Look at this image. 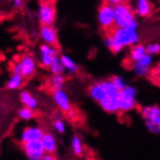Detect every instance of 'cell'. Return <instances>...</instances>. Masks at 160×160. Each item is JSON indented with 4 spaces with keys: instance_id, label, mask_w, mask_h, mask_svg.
I'll return each instance as SVG.
<instances>
[{
    "instance_id": "cell-1",
    "label": "cell",
    "mask_w": 160,
    "mask_h": 160,
    "mask_svg": "<svg viewBox=\"0 0 160 160\" xmlns=\"http://www.w3.org/2000/svg\"><path fill=\"white\" fill-rule=\"evenodd\" d=\"M139 33L130 27H115L105 38V46L115 53L120 52L125 48L137 45Z\"/></svg>"
},
{
    "instance_id": "cell-2",
    "label": "cell",
    "mask_w": 160,
    "mask_h": 160,
    "mask_svg": "<svg viewBox=\"0 0 160 160\" xmlns=\"http://www.w3.org/2000/svg\"><path fill=\"white\" fill-rule=\"evenodd\" d=\"M141 116L146 128L152 134H160V107L149 105L142 108Z\"/></svg>"
},
{
    "instance_id": "cell-3",
    "label": "cell",
    "mask_w": 160,
    "mask_h": 160,
    "mask_svg": "<svg viewBox=\"0 0 160 160\" xmlns=\"http://www.w3.org/2000/svg\"><path fill=\"white\" fill-rule=\"evenodd\" d=\"M119 91L114 87L111 80H105L93 82L88 88L89 97L97 103H99L103 98L111 94L118 93Z\"/></svg>"
},
{
    "instance_id": "cell-4",
    "label": "cell",
    "mask_w": 160,
    "mask_h": 160,
    "mask_svg": "<svg viewBox=\"0 0 160 160\" xmlns=\"http://www.w3.org/2000/svg\"><path fill=\"white\" fill-rule=\"evenodd\" d=\"M115 24L116 27H128L136 22L135 11L128 3L115 6Z\"/></svg>"
},
{
    "instance_id": "cell-5",
    "label": "cell",
    "mask_w": 160,
    "mask_h": 160,
    "mask_svg": "<svg viewBox=\"0 0 160 160\" xmlns=\"http://www.w3.org/2000/svg\"><path fill=\"white\" fill-rule=\"evenodd\" d=\"M115 6L108 3L102 4L97 11L98 24L105 30H112L115 24Z\"/></svg>"
},
{
    "instance_id": "cell-6",
    "label": "cell",
    "mask_w": 160,
    "mask_h": 160,
    "mask_svg": "<svg viewBox=\"0 0 160 160\" xmlns=\"http://www.w3.org/2000/svg\"><path fill=\"white\" fill-rule=\"evenodd\" d=\"M138 90L133 86H127L123 90L119 91V109L122 112L132 111L136 107V98Z\"/></svg>"
},
{
    "instance_id": "cell-7",
    "label": "cell",
    "mask_w": 160,
    "mask_h": 160,
    "mask_svg": "<svg viewBox=\"0 0 160 160\" xmlns=\"http://www.w3.org/2000/svg\"><path fill=\"white\" fill-rule=\"evenodd\" d=\"M37 17L42 25H53L56 18L53 4L50 1H43L39 5Z\"/></svg>"
},
{
    "instance_id": "cell-8",
    "label": "cell",
    "mask_w": 160,
    "mask_h": 160,
    "mask_svg": "<svg viewBox=\"0 0 160 160\" xmlns=\"http://www.w3.org/2000/svg\"><path fill=\"white\" fill-rule=\"evenodd\" d=\"M22 150L28 160H43L47 154L41 141H34L22 144Z\"/></svg>"
},
{
    "instance_id": "cell-9",
    "label": "cell",
    "mask_w": 160,
    "mask_h": 160,
    "mask_svg": "<svg viewBox=\"0 0 160 160\" xmlns=\"http://www.w3.org/2000/svg\"><path fill=\"white\" fill-rule=\"evenodd\" d=\"M40 64L45 68H50L52 63L56 58H58V52L54 46L42 44L39 49Z\"/></svg>"
},
{
    "instance_id": "cell-10",
    "label": "cell",
    "mask_w": 160,
    "mask_h": 160,
    "mask_svg": "<svg viewBox=\"0 0 160 160\" xmlns=\"http://www.w3.org/2000/svg\"><path fill=\"white\" fill-rule=\"evenodd\" d=\"M45 132L42 127L38 125H29L24 127L20 134V140L22 144L34 141H41Z\"/></svg>"
},
{
    "instance_id": "cell-11",
    "label": "cell",
    "mask_w": 160,
    "mask_h": 160,
    "mask_svg": "<svg viewBox=\"0 0 160 160\" xmlns=\"http://www.w3.org/2000/svg\"><path fill=\"white\" fill-rule=\"evenodd\" d=\"M99 106L109 114H115L120 112L119 109V92L107 95L99 102Z\"/></svg>"
},
{
    "instance_id": "cell-12",
    "label": "cell",
    "mask_w": 160,
    "mask_h": 160,
    "mask_svg": "<svg viewBox=\"0 0 160 160\" xmlns=\"http://www.w3.org/2000/svg\"><path fill=\"white\" fill-rule=\"evenodd\" d=\"M52 99H53V102L55 103V105L59 108V110L61 112L68 114V112L72 110L70 98L68 96V94L66 93V91H64V89L53 90Z\"/></svg>"
},
{
    "instance_id": "cell-13",
    "label": "cell",
    "mask_w": 160,
    "mask_h": 160,
    "mask_svg": "<svg viewBox=\"0 0 160 160\" xmlns=\"http://www.w3.org/2000/svg\"><path fill=\"white\" fill-rule=\"evenodd\" d=\"M152 62V55L147 54L142 60L132 63V70L137 77H146L150 73V66Z\"/></svg>"
},
{
    "instance_id": "cell-14",
    "label": "cell",
    "mask_w": 160,
    "mask_h": 160,
    "mask_svg": "<svg viewBox=\"0 0 160 160\" xmlns=\"http://www.w3.org/2000/svg\"><path fill=\"white\" fill-rule=\"evenodd\" d=\"M39 36L44 44L54 46L58 42V32L53 25H42L39 30Z\"/></svg>"
},
{
    "instance_id": "cell-15",
    "label": "cell",
    "mask_w": 160,
    "mask_h": 160,
    "mask_svg": "<svg viewBox=\"0 0 160 160\" xmlns=\"http://www.w3.org/2000/svg\"><path fill=\"white\" fill-rule=\"evenodd\" d=\"M22 65V75L23 78H29L36 71V61L34 58L30 54L22 55L21 59Z\"/></svg>"
},
{
    "instance_id": "cell-16",
    "label": "cell",
    "mask_w": 160,
    "mask_h": 160,
    "mask_svg": "<svg viewBox=\"0 0 160 160\" xmlns=\"http://www.w3.org/2000/svg\"><path fill=\"white\" fill-rule=\"evenodd\" d=\"M41 143L44 147L46 153L48 154H54L56 149H58V141H56L54 135L51 132H45L41 139Z\"/></svg>"
},
{
    "instance_id": "cell-17",
    "label": "cell",
    "mask_w": 160,
    "mask_h": 160,
    "mask_svg": "<svg viewBox=\"0 0 160 160\" xmlns=\"http://www.w3.org/2000/svg\"><path fill=\"white\" fill-rule=\"evenodd\" d=\"M134 11L139 17H148L152 12V4L150 0H136Z\"/></svg>"
},
{
    "instance_id": "cell-18",
    "label": "cell",
    "mask_w": 160,
    "mask_h": 160,
    "mask_svg": "<svg viewBox=\"0 0 160 160\" xmlns=\"http://www.w3.org/2000/svg\"><path fill=\"white\" fill-rule=\"evenodd\" d=\"M18 97H20V101L22 104V106L27 107L29 109L35 110L38 107V101H37L36 97L33 96L32 94L27 91V90H22L18 94Z\"/></svg>"
},
{
    "instance_id": "cell-19",
    "label": "cell",
    "mask_w": 160,
    "mask_h": 160,
    "mask_svg": "<svg viewBox=\"0 0 160 160\" xmlns=\"http://www.w3.org/2000/svg\"><path fill=\"white\" fill-rule=\"evenodd\" d=\"M147 54L148 52H147L146 46L142 44H137L131 48L130 52H129V58L134 63V62H138L140 60H142Z\"/></svg>"
},
{
    "instance_id": "cell-20",
    "label": "cell",
    "mask_w": 160,
    "mask_h": 160,
    "mask_svg": "<svg viewBox=\"0 0 160 160\" xmlns=\"http://www.w3.org/2000/svg\"><path fill=\"white\" fill-rule=\"evenodd\" d=\"M23 77L22 74H12L6 82V88L9 90L18 89L23 83Z\"/></svg>"
},
{
    "instance_id": "cell-21",
    "label": "cell",
    "mask_w": 160,
    "mask_h": 160,
    "mask_svg": "<svg viewBox=\"0 0 160 160\" xmlns=\"http://www.w3.org/2000/svg\"><path fill=\"white\" fill-rule=\"evenodd\" d=\"M60 59L63 63V66L65 68V71H67L69 74H75L77 73L79 67L78 64L74 61L72 58H70L67 54H61L60 55Z\"/></svg>"
},
{
    "instance_id": "cell-22",
    "label": "cell",
    "mask_w": 160,
    "mask_h": 160,
    "mask_svg": "<svg viewBox=\"0 0 160 160\" xmlns=\"http://www.w3.org/2000/svg\"><path fill=\"white\" fill-rule=\"evenodd\" d=\"M65 81L64 75H53L50 80V83L53 90H61L64 88Z\"/></svg>"
},
{
    "instance_id": "cell-23",
    "label": "cell",
    "mask_w": 160,
    "mask_h": 160,
    "mask_svg": "<svg viewBox=\"0 0 160 160\" xmlns=\"http://www.w3.org/2000/svg\"><path fill=\"white\" fill-rule=\"evenodd\" d=\"M71 148L75 155L81 156L83 152V145L82 141L79 136H74L71 140Z\"/></svg>"
},
{
    "instance_id": "cell-24",
    "label": "cell",
    "mask_w": 160,
    "mask_h": 160,
    "mask_svg": "<svg viewBox=\"0 0 160 160\" xmlns=\"http://www.w3.org/2000/svg\"><path fill=\"white\" fill-rule=\"evenodd\" d=\"M51 73L53 75H63L64 72H65V68L63 66V63L60 59V56H58V58H56L54 59V61L52 63L51 67L49 68Z\"/></svg>"
},
{
    "instance_id": "cell-25",
    "label": "cell",
    "mask_w": 160,
    "mask_h": 160,
    "mask_svg": "<svg viewBox=\"0 0 160 160\" xmlns=\"http://www.w3.org/2000/svg\"><path fill=\"white\" fill-rule=\"evenodd\" d=\"M34 116H35L34 111L32 109L27 108V107L22 106L18 110V117L22 120L29 121L34 118Z\"/></svg>"
},
{
    "instance_id": "cell-26",
    "label": "cell",
    "mask_w": 160,
    "mask_h": 160,
    "mask_svg": "<svg viewBox=\"0 0 160 160\" xmlns=\"http://www.w3.org/2000/svg\"><path fill=\"white\" fill-rule=\"evenodd\" d=\"M111 82L118 91L123 90L128 86L125 79L123 77H121V76H114L111 79Z\"/></svg>"
},
{
    "instance_id": "cell-27",
    "label": "cell",
    "mask_w": 160,
    "mask_h": 160,
    "mask_svg": "<svg viewBox=\"0 0 160 160\" xmlns=\"http://www.w3.org/2000/svg\"><path fill=\"white\" fill-rule=\"evenodd\" d=\"M52 128L58 134H64L65 131H66V124H65V122H64L63 119L56 118L52 122Z\"/></svg>"
},
{
    "instance_id": "cell-28",
    "label": "cell",
    "mask_w": 160,
    "mask_h": 160,
    "mask_svg": "<svg viewBox=\"0 0 160 160\" xmlns=\"http://www.w3.org/2000/svg\"><path fill=\"white\" fill-rule=\"evenodd\" d=\"M147 52L149 55H155L160 53V43H150L146 46Z\"/></svg>"
},
{
    "instance_id": "cell-29",
    "label": "cell",
    "mask_w": 160,
    "mask_h": 160,
    "mask_svg": "<svg viewBox=\"0 0 160 160\" xmlns=\"http://www.w3.org/2000/svg\"><path fill=\"white\" fill-rule=\"evenodd\" d=\"M12 74H22V65L21 61H15L12 65Z\"/></svg>"
},
{
    "instance_id": "cell-30",
    "label": "cell",
    "mask_w": 160,
    "mask_h": 160,
    "mask_svg": "<svg viewBox=\"0 0 160 160\" xmlns=\"http://www.w3.org/2000/svg\"><path fill=\"white\" fill-rule=\"evenodd\" d=\"M106 3L108 4H111L112 6H117V5H119V4H124V3H127L129 0H105Z\"/></svg>"
},
{
    "instance_id": "cell-31",
    "label": "cell",
    "mask_w": 160,
    "mask_h": 160,
    "mask_svg": "<svg viewBox=\"0 0 160 160\" xmlns=\"http://www.w3.org/2000/svg\"><path fill=\"white\" fill-rule=\"evenodd\" d=\"M11 2L13 7L16 9H20L23 5V0H11Z\"/></svg>"
},
{
    "instance_id": "cell-32",
    "label": "cell",
    "mask_w": 160,
    "mask_h": 160,
    "mask_svg": "<svg viewBox=\"0 0 160 160\" xmlns=\"http://www.w3.org/2000/svg\"><path fill=\"white\" fill-rule=\"evenodd\" d=\"M154 77H155L156 81L160 83V64L156 67V69L154 71Z\"/></svg>"
},
{
    "instance_id": "cell-33",
    "label": "cell",
    "mask_w": 160,
    "mask_h": 160,
    "mask_svg": "<svg viewBox=\"0 0 160 160\" xmlns=\"http://www.w3.org/2000/svg\"><path fill=\"white\" fill-rule=\"evenodd\" d=\"M43 160H58V159L56 158V156H54V154H48V153H47L44 156Z\"/></svg>"
},
{
    "instance_id": "cell-34",
    "label": "cell",
    "mask_w": 160,
    "mask_h": 160,
    "mask_svg": "<svg viewBox=\"0 0 160 160\" xmlns=\"http://www.w3.org/2000/svg\"><path fill=\"white\" fill-rule=\"evenodd\" d=\"M68 116H69V118H72V119H74L75 118H76V112H73L72 110L68 112Z\"/></svg>"
}]
</instances>
